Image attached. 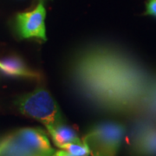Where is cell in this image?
<instances>
[{"label":"cell","mask_w":156,"mask_h":156,"mask_svg":"<svg viewBox=\"0 0 156 156\" xmlns=\"http://www.w3.org/2000/svg\"><path fill=\"white\" fill-rule=\"evenodd\" d=\"M136 69L116 50L94 46L74 58L70 77L79 93L107 110L127 108L139 95Z\"/></svg>","instance_id":"6da1fadb"},{"label":"cell","mask_w":156,"mask_h":156,"mask_svg":"<svg viewBox=\"0 0 156 156\" xmlns=\"http://www.w3.org/2000/svg\"><path fill=\"white\" fill-rule=\"evenodd\" d=\"M17 105L23 115L44 124L46 128L63 122L56 101L44 88L23 95L17 100Z\"/></svg>","instance_id":"7a4b0ae2"},{"label":"cell","mask_w":156,"mask_h":156,"mask_svg":"<svg viewBox=\"0 0 156 156\" xmlns=\"http://www.w3.org/2000/svg\"><path fill=\"white\" fill-rule=\"evenodd\" d=\"M125 134L122 124L103 122L94 125L83 140L89 146L93 156H116Z\"/></svg>","instance_id":"3957f363"},{"label":"cell","mask_w":156,"mask_h":156,"mask_svg":"<svg viewBox=\"0 0 156 156\" xmlns=\"http://www.w3.org/2000/svg\"><path fill=\"white\" fill-rule=\"evenodd\" d=\"M46 11L43 0L33 11L19 13L17 16V29L19 36L23 38L35 37L46 41L45 29Z\"/></svg>","instance_id":"277c9868"},{"label":"cell","mask_w":156,"mask_h":156,"mask_svg":"<svg viewBox=\"0 0 156 156\" xmlns=\"http://www.w3.org/2000/svg\"><path fill=\"white\" fill-rule=\"evenodd\" d=\"M24 144L37 154H55L44 130L37 128H24L15 131Z\"/></svg>","instance_id":"5b68a950"},{"label":"cell","mask_w":156,"mask_h":156,"mask_svg":"<svg viewBox=\"0 0 156 156\" xmlns=\"http://www.w3.org/2000/svg\"><path fill=\"white\" fill-rule=\"evenodd\" d=\"M38 154L11 133L0 140V156H35Z\"/></svg>","instance_id":"8992f818"},{"label":"cell","mask_w":156,"mask_h":156,"mask_svg":"<svg viewBox=\"0 0 156 156\" xmlns=\"http://www.w3.org/2000/svg\"><path fill=\"white\" fill-rule=\"evenodd\" d=\"M0 70L11 76H23L35 79L40 77L38 73L30 70L20 58L16 56L0 59Z\"/></svg>","instance_id":"52a82bcc"},{"label":"cell","mask_w":156,"mask_h":156,"mask_svg":"<svg viewBox=\"0 0 156 156\" xmlns=\"http://www.w3.org/2000/svg\"><path fill=\"white\" fill-rule=\"evenodd\" d=\"M135 149L141 156H156V128H144L137 135Z\"/></svg>","instance_id":"ba28073f"},{"label":"cell","mask_w":156,"mask_h":156,"mask_svg":"<svg viewBox=\"0 0 156 156\" xmlns=\"http://www.w3.org/2000/svg\"><path fill=\"white\" fill-rule=\"evenodd\" d=\"M47 131L51 136L54 144L59 148L67 143L81 140L77 133L64 122L47 128Z\"/></svg>","instance_id":"9c48e42d"},{"label":"cell","mask_w":156,"mask_h":156,"mask_svg":"<svg viewBox=\"0 0 156 156\" xmlns=\"http://www.w3.org/2000/svg\"><path fill=\"white\" fill-rule=\"evenodd\" d=\"M60 149L65 151L69 154L74 156H89L91 154L89 146L83 140L79 141L67 143L62 146Z\"/></svg>","instance_id":"30bf717a"},{"label":"cell","mask_w":156,"mask_h":156,"mask_svg":"<svg viewBox=\"0 0 156 156\" xmlns=\"http://www.w3.org/2000/svg\"><path fill=\"white\" fill-rule=\"evenodd\" d=\"M147 13L156 17V0H149L147 5Z\"/></svg>","instance_id":"8fae6325"},{"label":"cell","mask_w":156,"mask_h":156,"mask_svg":"<svg viewBox=\"0 0 156 156\" xmlns=\"http://www.w3.org/2000/svg\"><path fill=\"white\" fill-rule=\"evenodd\" d=\"M55 156H74L69 154V153L65 152L63 150H59V151H56V154H55Z\"/></svg>","instance_id":"7c38bea8"},{"label":"cell","mask_w":156,"mask_h":156,"mask_svg":"<svg viewBox=\"0 0 156 156\" xmlns=\"http://www.w3.org/2000/svg\"><path fill=\"white\" fill-rule=\"evenodd\" d=\"M55 154H38L35 156H55Z\"/></svg>","instance_id":"4fadbf2b"}]
</instances>
